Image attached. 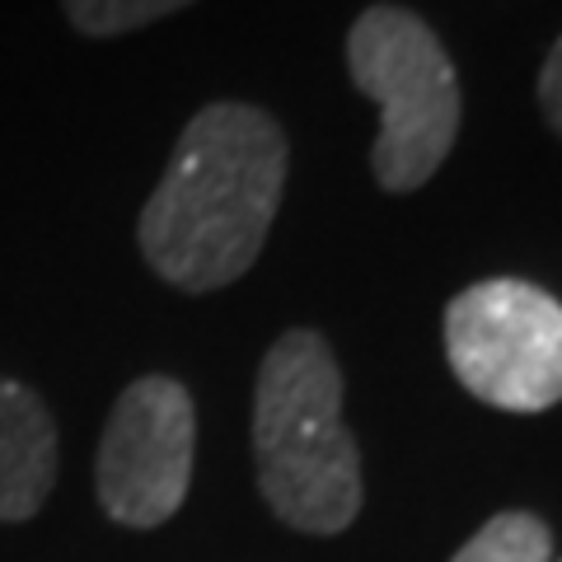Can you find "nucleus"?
<instances>
[{"instance_id": "nucleus-1", "label": "nucleus", "mask_w": 562, "mask_h": 562, "mask_svg": "<svg viewBox=\"0 0 562 562\" xmlns=\"http://www.w3.org/2000/svg\"><path fill=\"white\" fill-rule=\"evenodd\" d=\"M291 146L258 103H206L169 150L140 206L136 244L150 272L188 295L239 281L258 262L286 192Z\"/></svg>"}, {"instance_id": "nucleus-2", "label": "nucleus", "mask_w": 562, "mask_h": 562, "mask_svg": "<svg viewBox=\"0 0 562 562\" xmlns=\"http://www.w3.org/2000/svg\"><path fill=\"white\" fill-rule=\"evenodd\" d=\"M258 492L281 525L342 535L361 512V450L342 417V366L324 333L291 328L268 347L254 384Z\"/></svg>"}, {"instance_id": "nucleus-3", "label": "nucleus", "mask_w": 562, "mask_h": 562, "mask_svg": "<svg viewBox=\"0 0 562 562\" xmlns=\"http://www.w3.org/2000/svg\"><path fill=\"white\" fill-rule=\"evenodd\" d=\"M347 76L380 109L371 150L384 192H417L454 150L460 76L436 29L408 5H371L347 33Z\"/></svg>"}, {"instance_id": "nucleus-4", "label": "nucleus", "mask_w": 562, "mask_h": 562, "mask_svg": "<svg viewBox=\"0 0 562 562\" xmlns=\"http://www.w3.org/2000/svg\"><path fill=\"white\" fill-rule=\"evenodd\" d=\"M446 357L487 408L549 413L562 403V301L520 277L473 281L446 305Z\"/></svg>"}, {"instance_id": "nucleus-5", "label": "nucleus", "mask_w": 562, "mask_h": 562, "mask_svg": "<svg viewBox=\"0 0 562 562\" xmlns=\"http://www.w3.org/2000/svg\"><path fill=\"white\" fill-rule=\"evenodd\" d=\"M198 460V408L169 375H140L117 394L94 454V492L109 520L155 530L179 516Z\"/></svg>"}, {"instance_id": "nucleus-6", "label": "nucleus", "mask_w": 562, "mask_h": 562, "mask_svg": "<svg viewBox=\"0 0 562 562\" xmlns=\"http://www.w3.org/2000/svg\"><path fill=\"white\" fill-rule=\"evenodd\" d=\"M57 483V422L43 394L0 375V525L43 512Z\"/></svg>"}, {"instance_id": "nucleus-7", "label": "nucleus", "mask_w": 562, "mask_h": 562, "mask_svg": "<svg viewBox=\"0 0 562 562\" xmlns=\"http://www.w3.org/2000/svg\"><path fill=\"white\" fill-rule=\"evenodd\" d=\"M450 562H553V535L535 512H502Z\"/></svg>"}, {"instance_id": "nucleus-8", "label": "nucleus", "mask_w": 562, "mask_h": 562, "mask_svg": "<svg viewBox=\"0 0 562 562\" xmlns=\"http://www.w3.org/2000/svg\"><path fill=\"white\" fill-rule=\"evenodd\" d=\"M61 5H66V20L85 38H117V33L146 29L173 10H188L192 0H61Z\"/></svg>"}, {"instance_id": "nucleus-9", "label": "nucleus", "mask_w": 562, "mask_h": 562, "mask_svg": "<svg viewBox=\"0 0 562 562\" xmlns=\"http://www.w3.org/2000/svg\"><path fill=\"white\" fill-rule=\"evenodd\" d=\"M539 109L549 117V127L562 136V38L549 47L543 70H539Z\"/></svg>"}, {"instance_id": "nucleus-10", "label": "nucleus", "mask_w": 562, "mask_h": 562, "mask_svg": "<svg viewBox=\"0 0 562 562\" xmlns=\"http://www.w3.org/2000/svg\"><path fill=\"white\" fill-rule=\"evenodd\" d=\"M558 562H562V558H558Z\"/></svg>"}]
</instances>
